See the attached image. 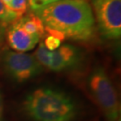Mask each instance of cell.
I'll return each mask as SVG.
<instances>
[{
  "label": "cell",
  "mask_w": 121,
  "mask_h": 121,
  "mask_svg": "<svg viewBox=\"0 0 121 121\" xmlns=\"http://www.w3.org/2000/svg\"><path fill=\"white\" fill-rule=\"evenodd\" d=\"M102 37L118 39L121 35V0H91Z\"/></svg>",
  "instance_id": "obj_4"
},
{
  "label": "cell",
  "mask_w": 121,
  "mask_h": 121,
  "mask_svg": "<svg viewBox=\"0 0 121 121\" xmlns=\"http://www.w3.org/2000/svg\"><path fill=\"white\" fill-rule=\"evenodd\" d=\"M25 114L33 121H73L77 107L65 92L39 88L28 94L22 102Z\"/></svg>",
  "instance_id": "obj_2"
},
{
  "label": "cell",
  "mask_w": 121,
  "mask_h": 121,
  "mask_svg": "<svg viewBox=\"0 0 121 121\" xmlns=\"http://www.w3.org/2000/svg\"><path fill=\"white\" fill-rule=\"evenodd\" d=\"M12 22L6 33V40L10 48L20 52L31 50L39 41L40 38L26 32L15 21Z\"/></svg>",
  "instance_id": "obj_7"
},
{
  "label": "cell",
  "mask_w": 121,
  "mask_h": 121,
  "mask_svg": "<svg viewBox=\"0 0 121 121\" xmlns=\"http://www.w3.org/2000/svg\"><path fill=\"white\" fill-rule=\"evenodd\" d=\"M35 58L42 66H46L47 68L49 67L50 60H51V51L48 50L44 45L43 42H40L39 48L35 52Z\"/></svg>",
  "instance_id": "obj_9"
},
{
  "label": "cell",
  "mask_w": 121,
  "mask_h": 121,
  "mask_svg": "<svg viewBox=\"0 0 121 121\" xmlns=\"http://www.w3.org/2000/svg\"><path fill=\"white\" fill-rule=\"evenodd\" d=\"M59 0H28V5L33 12H36L39 9L43 8L48 4Z\"/></svg>",
  "instance_id": "obj_12"
},
{
  "label": "cell",
  "mask_w": 121,
  "mask_h": 121,
  "mask_svg": "<svg viewBox=\"0 0 121 121\" xmlns=\"http://www.w3.org/2000/svg\"><path fill=\"white\" fill-rule=\"evenodd\" d=\"M3 107H4V104H3V98H2V93L0 91V121L2 118V114H3Z\"/></svg>",
  "instance_id": "obj_13"
},
{
  "label": "cell",
  "mask_w": 121,
  "mask_h": 121,
  "mask_svg": "<svg viewBox=\"0 0 121 121\" xmlns=\"http://www.w3.org/2000/svg\"><path fill=\"white\" fill-rule=\"evenodd\" d=\"M29 34L36 35L40 39L45 37L46 29L43 22L35 13H30L26 16H22L14 20Z\"/></svg>",
  "instance_id": "obj_8"
},
{
  "label": "cell",
  "mask_w": 121,
  "mask_h": 121,
  "mask_svg": "<svg viewBox=\"0 0 121 121\" xmlns=\"http://www.w3.org/2000/svg\"><path fill=\"white\" fill-rule=\"evenodd\" d=\"M17 18L15 14L7 9L2 0H0V22H12Z\"/></svg>",
  "instance_id": "obj_11"
},
{
  "label": "cell",
  "mask_w": 121,
  "mask_h": 121,
  "mask_svg": "<svg viewBox=\"0 0 121 121\" xmlns=\"http://www.w3.org/2000/svg\"><path fill=\"white\" fill-rule=\"evenodd\" d=\"M2 63L5 72L13 80L26 82L43 72V66L34 56L11 50H5L2 55Z\"/></svg>",
  "instance_id": "obj_5"
},
{
  "label": "cell",
  "mask_w": 121,
  "mask_h": 121,
  "mask_svg": "<svg viewBox=\"0 0 121 121\" xmlns=\"http://www.w3.org/2000/svg\"><path fill=\"white\" fill-rule=\"evenodd\" d=\"M89 88L107 121H121L117 91L103 67H95L89 77Z\"/></svg>",
  "instance_id": "obj_3"
},
{
  "label": "cell",
  "mask_w": 121,
  "mask_h": 121,
  "mask_svg": "<svg viewBox=\"0 0 121 121\" xmlns=\"http://www.w3.org/2000/svg\"><path fill=\"white\" fill-rule=\"evenodd\" d=\"M82 60V53L80 48L69 44H63L51 51V60L48 69L54 72L73 69L80 65Z\"/></svg>",
  "instance_id": "obj_6"
},
{
  "label": "cell",
  "mask_w": 121,
  "mask_h": 121,
  "mask_svg": "<svg viewBox=\"0 0 121 121\" xmlns=\"http://www.w3.org/2000/svg\"><path fill=\"white\" fill-rule=\"evenodd\" d=\"M3 1V3L4 4V5L7 7V9L8 10H10V5H11V1L12 0H2ZM11 11V10H10Z\"/></svg>",
  "instance_id": "obj_14"
},
{
  "label": "cell",
  "mask_w": 121,
  "mask_h": 121,
  "mask_svg": "<svg viewBox=\"0 0 121 121\" xmlns=\"http://www.w3.org/2000/svg\"><path fill=\"white\" fill-rule=\"evenodd\" d=\"M46 28L65 39L89 40L95 32V20L86 0H59L34 12Z\"/></svg>",
  "instance_id": "obj_1"
},
{
  "label": "cell",
  "mask_w": 121,
  "mask_h": 121,
  "mask_svg": "<svg viewBox=\"0 0 121 121\" xmlns=\"http://www.w3.org/2000/svg\"><path fill=\"white\" fill-rule=\"evenodd\" d=\"M28 6V0H12L10 10L15 14L16 18L18 19L25 13Z\"/></svg>",
  "instance_id": "obj_10"
}]
</instances>
